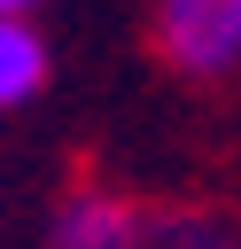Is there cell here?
<instances>
[{
    "mask_svg": "<svg viewBox=\"0 0 241 249\" xmlns=\"http://www.w3.org/2000/svg\"><path fill=\"white\" fill-rule=\"evenodd\" d=\"M155 39L187 78H218L241 62V0H155Z\"/></svg>",
    "mask_w": 241,
    "mask_h": 249,
    "instance_id": "obj_1",
    "label": "cell"
},
{
    "mask_svg": "<svg viewBox=\"0 0 241 249\" xmlns=\"http://www.w3.org/2000/svg\"><path fill=\"white\" fill-rule=\"evenodd\" d=\"M132 226H140V210H132L124 195L86 187V195L62 202V218H54V249H124Z\"/></svg>",
    "mask_w": 241,
    "mask_h": 249,
    "instance_id": "obj_2",
    "label": "cell"
},
{
    "mask_svg": "<svg viewBox=\"0 0 241 249\" xmlns=\"http://www.w3.org/2000/svg\"><path fill=\"white\" fill-rule=\"evenodd\" d=\"M47 78V47L23 16H0V109H23Z\"/></svg>",
    "mask_w": 241,
    "mask_h": 249,
    "instance_id": "obj_3",
    "label": "cell"
},
{
    "mask_svg": "<svg viewBox=\"0 0 241 249\" xmlns=\"http://www.w3.org/2000/svg\"><path fill=\"white\" fill-rule=\"evenodd\" d=\"M124 249H241V233L225 218H148L140 210V226H132Z\"/></svg>",
    "mask_w": 241,
    "mask_h": 249,
    "instance_id": "obj_4",
    "label": "cell"
},
{
    "mask_svg": "<svg viewBox=\"0 0 241 249\" xmlns=\"http://www.w3.org/2000/svg\"><path fill=\"white\" fill-rule=\"evenodd\" d=\"M23 8H39V0H0V16H23Z\"/></svg>",
    "mask_w": 241,
    "mask_h": 249,
    "instance_id": "obj_5",
    "label": "cell"
}]
</instances>
